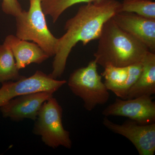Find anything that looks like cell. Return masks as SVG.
<instances>
[{
  "label": "cell",
  "mask_w": 155,
  "mask_h": 155,
  "mask_svg": "<svg viewBox=\"0 0 155 155\" xmlns=\"http://www.w3.org/2000/svg\"><path fill=\"white\" fill-rule=\"evenodd\" d=\"M121 3L116 0L88 3L81 6L74 16L65 23L66 33L58 38L57 51L51 75L55 79L63 75L67 59L78 43L85 45L99 38L104 24L120 13Z\"/></svg>",
  "instance_id": "cell-1"
},
{
  "label": "cell",
  "mask_w": 155,
  "mask_h": 155,
  "mask_svg": "<svg viewBox=\"0 0 155 155\" xmlns=\"http://www.w3.org/2000/svg\"><path fill=\"white\" fill-rule=\"evenodd\" d=\"M98 39L94 60L103 68L108 65L126 67L141 62L150 51L145 45L116 25L112 18L104 24Z\"/></svg>",
  "instance_id": "cell-2"
},
{
  "label": "cell",
  "mask_w": 155,
  "mask_h": 155,
  "mask_svg": "<svg viewBox=\"0 0 155 155\" xmlns=\"http://www.w3.org/2000/svg\"><path fill=\"white\" fill-rule=\"evenodd\" d=\"M41 0H30L28 11H23L16 18V34L18 38L32 41L49 56H54L58 39L48 27Z\"/></svg>",
  "instance_id": "cell-3"
},
{
  "label": "cell",
  "mask_w": 155,
  "mask_h": 155,
  "mask_svg": "<svg viewBox=\"0 0 155 155\" xmlns=\"http://www.w3.org/2000/svg\"><path fill=\"white\" fill-rule=\"evenodd\" d=\"M97 65L95 60L90 61L86 67L72 72L68 81L70 90L82 100L84 107L88 111L104 104L110 99L109 90L98 73Z\"/></svg>",
  "instance_id": "cell-4"
},
{
  "label": "cell",
  "mask_w": 155,
  "mask_h": 155,
  "mask_svg": "<svg viewBox=\"0 0 155 155\" xmlns=\"http://www.w3.org/2000/svg\"><path fill=\"white\" fill-rule=\"evenodd\" d=\"M62 107L52 97L43 104L35 121L33 133L40 136L45 144L53 148L72 147L69 132L62 123Z\"/></svg>",
  "instance_id": "cell-5"
},
{
  "label": "cell",
  "mask_w": 155,
  "mask_h": 155,
  "mask_svg": "<svg viewBox=\"0 0 155 155\" xmlns=\"http://www.w3.org/2000/svg\"><path fill=\"white\" fill-rule=\"evenodd\" d=\"M67 83V81L57 80L51 74L47 75L38 70L30 77L24 76L18 80L3 82L0 88V108L11 100L22 95L41 91L54 93Z\"/></svg>",
  "instance_id": "cell-6"
},
{
  "label": "cell",
  "mask_w": 155,
  "mask_h": 155,
  "mask_svg": "<svg viewBox=\"0 0 155 155\" xmlns=\"http://www.w3.org/2000/svg\"><path fill=\"white\" fill-rule=\"evenodd\" d=\"M105 127L114 133L127 138L134 144L140 155H153L155 152V123L140 124L130 120L122 124L112 122L107 118L103 119Z\"/></svg>",
  "instance_id": "cell-7"
},
{
  "label": "cell",
  "mask_w": 155,
  "mask_h": 155,
  "mask_svg": "<svg viewBox=\"0 0 155 155\" xmlns=\"http://www.w3.org/2000/svg\"><path fill=\"white\" fill-rule=\"evenodd\" d=\"M102 114L105 117L123 116L140 124H151L155 122V103L151 96L146 95L130 99L117 98Z\"/></svg>",
  "instance_id": "cell-8"
},
{
  "label": "cell",
  "mask_w": 155,
  "mask_h": 155,
  "mask_svg": "<svg viewBox=\"0 0 155 155\" xmlns=\"http://www.w3.org/2000/svg\"><path fill=\"white\" fill-rule=\"evenodd\" d=\"M54 93L41 91L19 96L0 108L3 117L14 121L25 119L35 121L43 104L53 97Z\"/></svg>",
  "instance_id": "cell-9"
},
{
  "label": "cell",
  "mask_w": 155,
  "mask_h": 155,
  "mask_svg": "<svg viewBox=\"0 0 155 155\" xmlns=\"http://www.w3.org/2000/svg\"><path fill=\"white\" fill-rule=\"evenodd\" d=\"M116 25L155 52V19L132 13L120 12L112 17Z\"/></svg>",
  "instance_id": "cell-10"
},
{
  "label": "cell",
  "mask_w": 155,
  "mask_h": 155,
  "mask_svg": "<svg viewBox=\"0 0 155 155\" xmlns=\"http://www.w3.org/2000/svg\"><path fill=\"white\" fill-rule=\"evenodd\" d=\"M4 43L11 49L19 69L31 64H41L49 58L35 43L21 39L13 35L6 37Z\"/></svg>",
  "instance_id": "cell-11"
},
{
  "label": "cell",
  "mask_w": 155,
  "mask_h": 155,
  "mask_svg": "<svg viewBox=\"0 0 155 155\" xmlns=\"http://www.w3.org/2000/svg\"><path fill=\"white\" fill-rule=\"evenodd\" d=\"M142 69L138 79L130 89L126 99L142 96H151L155 94V54L149 51L143 60Z\"/></svg>",
  "instance_id": "cell-12"
},
{
  "label": "cell",
  "mask_w": 155,
  "mask_h": 155,
  "mask_svg": "<svg viewBox=\"0 0 155 155\" xmlns=\"http://www.w3.org/2000/svg\"><path fill=\"white\" fill-rule=\"evenodd\" d=\"M102 75L109 91L114 92L119 98L125 99L124 89L128 78V67H119L108 65L105 67Z\"/></svg>",
  "instance_id": "cell-13"
},
{
  "label": "cell",
  "mask_w": 155,
  "mask_h": 155,
  "mask_svg": "<svg viewBox=\"0 0 155 155\" xmlns=\"http://www.w3.org/2000/svg\"><path fill=\"white\" fill-rule=\"evenodd\" d=\"M19 70L11 49L3 43L0 45V84L22 78L24 76L20 75Z\"/></svg>",
  "instance_id": "cell-14"
},
{
  "label": "cell",
  "mask_w": 155,
  "mask_h": 155,
  "mask_svg": "<svg viewBox=\"0 0 155 155\" xmlns=\"http://www.w3.org/2000/svg\"><path fill=\"white\" fill-rule=\"evenodd\" d=\"M105 0H41V6L45 15H48L53 22H57L61 14L71 6L80 3L96 2Z\"/></svg>",
  "instance_id": "cell-15"
},
{
  "label": "cell",
  "mask_w": 155,
  "mask_h": 155,
  "mask_svg": "<svg viewBox=\"0 0 155 155\" xmlns=\"http://www.w3.org/2000/svg\"><path fill=\"white\" fill-rule=\"evenodd\" d=\"M128 12L155 19V2L151 0H124L120 12Z\"/></svg>",
  "instance_id": "cell-16"
},
{
  "label": "cell",
  "mask_w": 155,
  "mask_h": 155,
  "mask_svg": "<svg viewBox=\"0 0 155 155\" xmlns=\"http://www.w3.org/2000/svg\"><path fill=\"white\" fill-rule=\"evenodd\" d=\"M142 69V63L141 62L136 63L128 66V78L124 89L125 99L127 97V94L134 84L138 79L141 74Z\"/></svg>",
  "instance_id": "cell-17"
},
{
  "label": "cell",
  "mask_w": 155,
  "mask_h": 155,
  "mask_svg": "<svg viewBox=\"0 0 155 155\" xmlns=\"http://www.w3.org/2000/svg\"><path fill=\"white\" fill-rule=\"evenodd\" d=\"M2 8L5 14L14 17L23 11L18 0H2Z\"/></svg>",
  "instance_id": "cell-18"
}]
</instances>
